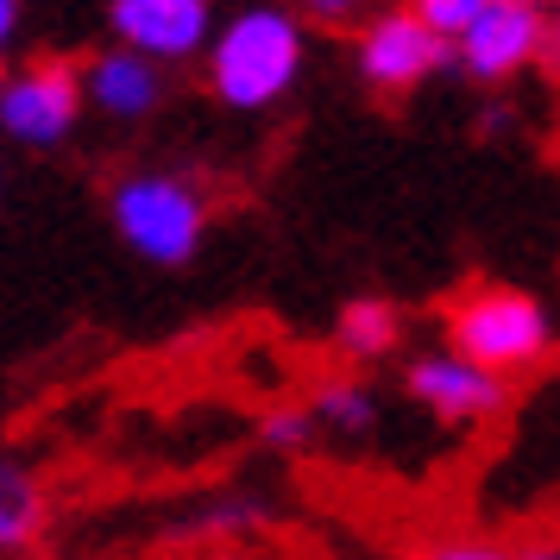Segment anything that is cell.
<instances>
[{
  "label": "cell",
  "instance_id": "2",
  "mask_svg": "<svg viewBox=\"0 0 560 560\" xmlns=\"http://www.w3.org/2000/svg\"><path fill=\"white\" fill-rule=\"evenodd\" d=\"M447 340L454 359L479 365L491 378L510 372H535L541 359L555 353V328H548V308L535 303L529 290H510V283H472L447 303Z\"/></svg>",
  "mask_w": 560,
  "mask_h": 560
},
{
  "label": "cell",
  "instance_id": "18",
  "mask_svg": "<svg viewBox=\"0 0 560 560\" xmlns=\"http://www.w3.org/2000/svg\"><path fill=\"white\" fill-rule=\"evenodd\" d=\"M214 560H246V555H214Z\"/></svg>",
  "mask_w": 560,
  "mask_h": 560
},
{
  "label": "cell",
  "instance_id": "11",
  "mask_svg": "<svg viewBox=\"0 0 560 560\" xmlns=\"http://www.w3.org/2000/svg\"><path fill=\"white\" fill-rule=\"evenodd\" d=\"M308 422H322L334 434H372L378 429V390L359 378H322L308 397Z\"/></svg>",
  "mask_w": 560,
  "mask_h": 560
},
{
  "label": "cell",
  "instance_id": "4",
  "mask_svg": "<svg viewBox=\"0 0 560 560\" xmlns=\"http://www.w3.org/2000/svg\"><path fill=\"white\" fill-rule=\"evenodd\" d=\"M77 120H82V63L77 57L45 51L0 77V132L13 145H32V152L63 145L77 132Z\"/></svg>",
  "mask_w": 560,
  "mask_h": 560
},
{
  "label": "cell",
  "instance_id": "10",
  "mask_svg": "<svg viewBox=\"0 0 560 560\" xmlns=\"http://www.w3.org/2000/svg\"><path fill=\"white\" fill-rule=\"evenodd\" d=\"M45 535V491L32 485L26 466H13V459H0V548L7 555H20Z\"/></svg>",
  "mask_w": 560,
  "mask_h": 560
},
{
  "label": "cell",
  "instance_id": "3",
  "mask_svg": "<svg viewBox=\"0 0 560 560\" xmlns=\"http://www.w3.org/2000/svg\"><path fill=\"white\" fill-rule=\"evenodd\" d=\"M107 208H114V233L158 271H183L208 240L202 189L171 171H132L127 183H114Z\"/></svg>",
  "mask_w": 560,
  "mask_h": 560
},
{
  "label": "cell",
  "instance_id": "8",
  "mask_svg": "<svg viewBox=\"0 0 560 560\" xmlns=\"http://www.w3.org/2000/svg\"><path fill=\"white\" fill-rule=\"evenodd\" d=\"M107 26L120 38V51L145 57V63H177L208 45L214 7L208 0H114Z\"/></svg>",
  "mask_w": 560,
  "mask_h": 560
},
{
  "label": "cell",
  "instance_id": "7",
  "mask_svg": "<svg viewBox=\"0 0 560 560\" xmlns=\"http://www.w3.org/2000/svg\"><path fill=\"white\" fill-rule=\"evenodd\" d=\"M404 384H409V397L429 409L434 422H447V429H479V422L510 409V384L479 372V365H466V359H454V353L409 359Z\"/></svg>",
  "mask_w": 560,
  "mask_h": 560
},
{
  "label": "cell",
  "instance_id": "6",
  "mask_svg": "<svg viewBox=\"0 0 560 560\" xmlns=\"http://www.w3.org/2000/svg\"><path fill=\"white\" fill-rule=\"evenodd\" d=\"M359 82L365 89H378V95H409V89H422L434 70H454V45L447 38H434L409 7L397 13H378L372 26L359 32Z\"/></svg>",
  "mask_w": 560,
  "mask_h": 560
},
{
  "label": "cell",
  "instance_id": "5",
  "mask_svg": "<svg viewBox=\"0 0 560 560\" xmlns=\"http://www.w3.org/2000/svg\"><path fill=\"white\" fill-rule=\"evenodd\" d=\"M548 38H555V20H548L541 7H529V0H485L479 20L454 38V63L472 82L498 89V82H510L516 70L541 63V45H548Z\"/></svg>",
  "mask_w": 560,
  "mask_h": 560
},
{
  "label": "cell",
  "instance_id": "13",
  "mask_svg": "<svg viewBox=\"0 0 560 560\" xmlns=\"http://www.w3.org/2000/svg\"><path fill=\"white\" fill-rule=\"evenodd\" d=\"M258 434H265V447H278V454H296V447H308V441H315V422H308V409H303V404H278V409H265Z\"/></svg>",
  "mask_w": 560,
  "mask_h": 560
},
{
  "label": "cell",
  "instance_id": "12",
  "mask_svg": "<svg viewBox=\"0 0 560 560\" xmlns=\"http://www.w3.org/2000/svg\"><path fill=\"white\" fill-rule=\"evenodd\" d=\"M334 334H340V347L353 359H384L397 347V334H404V315H397L390 296H353V303L340 308Z\"/></svg>",
  "mask_w": 560,
  "mask_h": 560
},
{
  "label": "cell",
  "instance_id": "16",
  "mask_svg": "<svg viewBox=\"0 0 560 560\" xmlns=\"http://www.w3.org/2000/svg\"><path fill=\"white\" fill-rule=\"evenodd\" d=\"M13 32H20V0H0V57L13 45Z\"/></svg>",
  "mask_w": 560,
  "mask_h": 560
},
{
  "label": "cell",
  "instance_id": "1",
  "mask_svg": "<svg viewBox=\"0 0 560 560\" xmlns=\"http://www.w3.org/2000/svg\"><path fill=\"white\" fill-rule=\"evenodd\" d=\"M303 20L283 7H246L208 38V89L240 114L278 107L303 77Z\"/></svg>",
  "mask_w": 560,
  "mask_h": 560
},
{
  "label": "cell",
  "instance_id": "17",
  "mask_svg": "<svg viewBox=\"0 0 560 560\" xmlns=\"http://www.w3.org/2000/svg\"><path fill=\"white\" fill-rule=\"evenodd\" d=\"M510 560H560V555H555V541H541V548H523V555H510Z\"/></svg>",
  "mask_w": 560,
  "mask_h": 560
},
{
  "label": "cell",
  "instance_id": "14",
  "mask_svg": "<svg viewBox=\"0 0 560 560\" xmlns=\"http://www.w3.org/2000/svg\"><path fill=\"white\" fill-rule=\"evenodd\" d=\"M479 7H485V0H422V7H409V13H416L434 38H447V45H454L459 32L479 20Z\"/></svg>",
  "mask_w": 560,
  "mask_h": 560
},
{
  "label": "cell",
  "instance_id": "9",
  "mask_svg": "<svg viewBox=\"0 0 560 560\" xmlns=\"http://www.w3.org/2000/svg\"><path fill=\"white\" fill-rule=\"evenodd\" d=\"M82 102H95L107 120H145L164 102V70L120 51V45H107V51L82 63Z\"/></svg>",
  "mask_w": 560,
  "mask_h": 560
},
{
  "label": "cell",
  "instance_id": "15",
  "mask_svg": "<svg viewBox=\"0 0 560 560\" xmlns=\"http://www.w3.org/2000/svg\"><path fill=\"white\" fill-rule=\"evenodd\" d=\"M429 560H510V555L491 548V541H447V548H434Z\"/></svg>",
  "mask_w": 560,
  "mask_h": 560
}]
</instances>
